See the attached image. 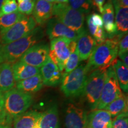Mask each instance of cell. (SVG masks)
<instances>
[{
  "label": "cell",
  "instance_id": "cell-1",
  "mask_svg": "<svg viewBox=\"0 0 128 128\" xmlns=\"http://www.w3.org/2000/svg\"><path fill=\"white\" fill-rule=\"evenodd\" d=\"M44 36L40 27L36 28L29 34L7 44L2 45L0 49V64H13L18 61L24 53L40 42Z\"/></svg>",
  "mask_w": 128,
  "mask_h": 128
},
{
  "label": "cell",
  "instance_id": "cell-2",
  "mask_svg": "<svg viewBox=\"0 0 128 128\" xmlns=\"http://www.w3.org/2000/svg\"><path fill=\"white\" fill-rule=\"evenodd\" d=\"M123 35H117L106 39L96 45L86 65L88 72L98 69L107 70L111 66L118 55V44Z\"/></svg>",
  "mask_w": 128,
  "mask_h": 128
},
{
  "label": "cell",
  "instance_id": "cell-3",
  "mask_svg": "<svg viewBox=\"0 0 128 128\" xmlns=\"http://www.w3.org/2000/svg\"><path fill=\"white\" fill-rule=\"evenodd\" d=\"M33 102V96L16 88L4 93V106L8 118L13 121L28 111Z\"/></svg>",
  "mask_w": 128,
  "mask_h": 128
},
{
  "label": "cell",
  "instance_id": "cell-4",
  "mask_svg": "<svg viewBox=\"0 0 128 128\" xmlns=\"http://www.w3.org/2000/svg\"><path fill=\"white\" fill-rule=\"evenodd\" d=\"M88 71L86 65H80L67 74L62 76L60 90L67 97H77L84 90Z\"/></svg>",
  "mask_w": 128,
  "mask_h": 128
},
{
  "label": "cell",
  "instance_id": "cell-5",
  "mask_svg": "<svg viewBox=\"0 0 128 128\" xmlns=\"http://www.w3.org/2000/svg\"><path fill=\"white\" fill-rule=\"evenodd\" d=\"M52 14L79 34L85 29V14L72 8L68 4L55 2L53 5Z\"/></svg>",
  "mask_w": 128,
  "mask_h": 128
},
{
  "label": "cell",
  "instance_id": "cell-6",
  "mask_svg": "<svg viewBox=\"0 0 128 128\" xmlns=\"http://www.w3.org/2000/svg\"><path fill=\"white\" fill-rule=\"evenodd\" d=\"M106 70L98 69L88 76L82 95L92 110L97 108L104 83Z\"/></svg>",
  "mask_w": 128,
  "mask_h": 128
},
{
  "label": "cell",
  "instance_id": "cell-7",
  "mask_svg": "<svg viewBox=\"0 0 128 128\" xmlns=\"http://www.w3.org/2000/svg\"><path fill=\"white\" fill-rule=\"evenodd\" d=\"M36 24L33 17L25 16L12 27L0 32L1 44H9L26 36L36 28Z\"/></svg>",
  "mask_w": 128,
  "mask_h": 128
},
{
  "label": "cell",
  "instance_id": "cell-8",
  "mask_svg": "<svg viewBox=\"0 0 128 128\" xmlns=\"http://www.w3.org/2000/svg\"><path fill=\"white\" fill-rule=\"evenodd\" d=\"M122 94L114 70L111 65L106 70L104 83L96 109H104L106 106Z\"/></svg>",
  "mask_w": 128,
  "mask_h": 128
},
{
  "label": "cell",
  "instance_id": "cell-9",
  "mask_svg": "<svg viewBox=\"0 0 128 128\" xmlns=\"http://www.w3.org/2000/svg\"><path fill=\"white\" fill-rule=\"evenodd\" d=\"M49 50V44L39 42L28 49L18 60L40 68L48 60Z\"/></svg>",
  "mask_w": 128,
  "mask_h": 128
},
{
  "label": "cell",
  "instance_id": "cell-10",
  "mask_svg": "<svg viewBox=\"0 0 128 128\" xmlns=\"http://www.w3.org/2000/svg\"><path fill=\"white\" fill-rule=\"evenodd\" d=\"M71 40L65 38H55L50 41V51L56 58L59 63L58 68L62 74L64 72L67 60L71 55Z\"/></svg>",
  "mask_w": 128,
  "mask_h": 128
},
{
  "label": "cell",
  "instance_id": "cell-11",
  "mask_svg": "<svg viewBox=\"0 0 128 128\" xmlns=\"http://www.w3.org/2000/svg\"><path fill=\"white\" fill-rule=\"evenodd\" d=\"M46 32L49 39L50 40L55 38H65L71 40L76 42L80 35L68 28L56 17L51 18L47 22Z\"/></svg>",
  "mask_w": 128,
  "mask_h": 128
},
{
  "label": "cell",
  "instance_id": "cell-12",
  "mask_svg": "<svg viewBox=\"0 0 128 128\" xmlns=\"http://www.w3.org/2000/svg\"><path fill=\"white\" fill-rule=\"evenodd\" d=\"M87 114L84 110L69 104L65 111V128H86Z\"/></svg>",
  "mask_w": 128,
  "mask_h": 128
},
{
  "label": "cell",
  "instance_id": "cell-13",
  "mask_svg": "<svg viewBox=\"0 0 128 128\" xmlns=\"http://www.w3.org/2000/svg\"><path fill=\"white\" fill-rule=\"evenodd\" d=\"M40 74L44 85L48 87H55L61 82L62 76L58 66L49 58L40 68Z\"/></svg>",
  "mask_w": 128,
  "mask_h": 128
},
{
  "label": "cell",
  "instance_id": "cell-14",
  "mask_svg": "<svg viewBox=\"0 0 128 128\" xmlns=\"http://www.w3.org/2000/svg\"><path fill=\"white\" fill-rule=\"evenodd\" d=\"M112 118L104 109L92 110L87 114L86 128H112Z\"/></svg>",
  "mask_w": 128,
  "mask_h": 128
},
{
  "label": "cell",
  "instance_id": "cell-15",
  "mask_svg": "<svg viewBox=\"0 0 128 128\" xmlns=\"http://www.w3.org/2000/svg\"><path fill=\"white\" fill-rule=\"evenodd\" d=\"M76 41V48L80 61L88 60L97 45L96 40L85 28L80 34Z\"/></svg>",
  "mask_w": 128,
  "mask_h": 128
},
{
  "label": "cell",
  "instance_id": "cell-16",
  "mask_svg": "<svg viewBox=\"0 0 128 128\" xmlns=\"http://www.w3.org/2000/svg\"><path fill=\"white\" fill-rule=\"evenodd\" d=\"M102 14L103 26L107 36L109 38H112L117 35H120L118 34L115 23L114 8L110 0L103 6Z\"/></svg>",
  "mask_w": 128,
  "mask_h": 128
},
{
  "label": "cell",
  "instance_id": "cell-17",
  "mask_svg": "<svg viewBox=\"0 0 128 128\" xmlns=\"http://www.w3.org/2000/svg\"><path fill=\"white\" fill-rule=\"evenodd\" d=\"M53 5V3L44 0H36L32 13L36 24L43 25L52 18Z\"/></svg>",
  "mask_w": 128,
  "mask_h": 128
},
{
  "label": "cell",
  "instance_id": "cell-18",
  "mask_svg": "<svg viewBox=\"0 0 128 128\" xmlns=\"http://www.w3.org/2000/svg\"><path fill=\"white\" fill-rule=\"evenodd\" d=\"M42 112L37 110H28L13 120L12 128H38V124Z\"/></svg>",
  "mask_w": 128,
  "mask_h": 128
},
{
  "label": "cell",
  "instance_id": "cell-19",
  "mask_svg": "<svg viewBox=\"0 0 128 128\" xmlns=\"http://www.w3.org/2000/svg\"><path fill=\"white\" fill-rule=\"evenodd\" d=\"M38 128H60L59 112L56 104H54L42 112L38 124Z\"/></svg>",
  "mask_w": 128,
  "mask_h": 128
},
{
  "label": "cell",
  "instance_id": "cell-20",
  "mask_svg": "<svg viewBox=\"0 0 128 128\" xmlns=\"http://www.w3.org/2000/svg\"><path fill=\"white\" fill-rule=\"evenodd\" d=\"M115 12V23L118 34L123 35L128 33V8L120 6L118 0H110Z\"/></svg>",
  "mask_w": 128,
  "mask_h": 128
},
{
  "label": "cell",
  "instance_id": "cell-21",
  "mask_svg": "<svg viewBox=\"0 0 128 128\" xmlns=\"http://www.w3.org/2000/svg\"><path fill=\"white\" fill-rule=\"evenodd\" d=\"M12 70L16 82L28 79L40 74L39 68L18 60L12 64Z\"/></svg>",
  "mask_w": 128,
  "mask_h": 128
},
{
  "label": "cell",
  "instance_id": "cell-22",
  "mask_svg": "<svg viewBox=\"0 0 128 128\" xmlns=\"http://www.w3.org/2000/svg\"><path fill=\"white\" fill-rule=\"evenodd\" d=\"M15 85L12 65L6 62L0 64V92L4 93L13 88Z\"/></svg>",
  "mask_w": 128,
  "mask_h": 128
},
{
  "label": "cell",
  "instance_id": "cell-23",
  "mask_svg": "<svg viewBox=\"0 0 128 128\" xmlns=\"http://www.w3.org/2000/svg\"><path fill=\"white\" fill-rule=\"evenodd\" d=\"M16 88L28 94L39 92L44 86L43 80L40 74L28 78L22 81L16 82Z\"/></svg>",
  "mask_w": 128,
  "mask_h": 128
},
{
  "label": "cell",
  "instance_id": "cell-24",
  "mask_svg": "<svg viewBox=\"0 0 128 128\" xmlns=\"http://www.w3.org/2000/svg\"><path fill=\"white\" fill-rule=\"evenodd\" d=\"M114 69L120 88L123 92L127 93L128 91V66L121 60H115L112 64Z\"/></svg>",
  "mask_w": 128,
  "mask_h": 128
},
{
  "label": "cell",
  "instance_id": "cell-25",
  "mask_svg": "<svg viewBox=\"0 0 128 128\" xmlns=\"http://www.w3.org/2000/svg\"><path fill=\"white\" fill-rule=\"evenodd\" d=\"M104 110H106L110 113L112 119L121 113L128 112L127 97L123 94L119 97L106 106Z\"/></svg>",
  "mask_w": 128,
  "mask_h": 128
},
{
  "label": "cell",
  "instance_id": "cell-26",
  "mask_svg": "<svg viewBox=\"0 0 128 128\" xmlns=\"http://www.w3.org/2000/svg\"><path fill=\"white\" fill-rule=\"evenodd\" d=\"M24 16L18 11L10 14H0V32L12 27Z\"/></svg>",
  "mask_w": 128,
  "mask_h": 128
},
{
  "label": "cell",
  "instance_id": "cell-27",
  "mask_svg": "<svg viewBox=\"0 0 128 128\" xmlns=\"http://www.w3.org/2000/svg\"><path fill=\"white\" fill-rule=\"evenodd\" d=\"M87 24L88 33L94 38L97 44H100L106 39L108 36L103 28H98L94 25L91 19L90 15L87 16Z\"/></svg>",
  "mask_w": 128,
  "mask_h": 128
},
{
  "label": "cell",
  "instance_id": "cell-28",
  "mask_svg": "<svg viewBox=\"0 0 128 128\" xmlns=\"http://www.w3.org/2000/svg\"><path fill=\"white\" fill-rule=\"evenodd\" d=\"M68 5L84 14L90 12L92 8V0H68Z\"/></svg>",
  "mask_w": 128,
  "mask_h": 128
},
{
  "label": "cell",
  "instance_id": "cell-29",
  "mask_svg": "<svg viewBox=\"0 0 128 128\" xmlns=\"http://www.w3.org/2000/svg\"><path fill=\"white\" fill-rule=\"evenodd\" d=\"M80 62V60L79 57V54H78L77 48H76V50L74 52L71 53L70 57H69L68 60H67L64 72L62 74V76L64 75L70 73V72L74 70H75L78 66Z\"/></svg>",
  "mask_w": 128,
  "mask_h": 128
},
{
  "label": "cell",
  "instance_id": "cell-30",
  "mask_svg": "<svg viewBox=\"0 0 128 128\" xmlns=\"http://www.w3.org/2000/svg\"><path fill=\"white\" fill-rule=\"evenodd\" d=\"M34 1L20 0L18 1V12L24 16H30L33 13L35 6Z\"/></svg>",
  "mask_w": 128,
  "mask_h": 128
},
{
  "label": "cell",
  "instance_id": "cell-31",
  "mask_svg": "<svg viewBox=\"0 0 128 128\" xmlns=\"http://www.w3.org/2000/svg\"><path fill=\"white\" fill-rule=\"evenodd\" d=\"M112 128H128V112H124L113 118Z\"/></svg>",
  "mask_w": 128,
  "mask_h": 128
},
{
  "label": "cell",
  "instance_id": "cell-32",
  "mask_svg": "<svg viewBox=\"0 0 128 128\" xmlns=\"http://www.w3.org/2000/svg\"><path fill=\"white\" fill-rule=\"evenodd\" d=\"M18 4L16 0H4L0 14H7L17 12Z\"/></svg>",
  "mask_w": 128,
  "mask_h": 128
},
{
  "label": "cell",
  "instance_id": "cell-33",
  "mask_svg": "<svg viewBox=\"0 0 128 128\" xmlns=\"http://www.w3.org/2000/svg\"><path fill=\"white\" fill-rule=\"evenodd\" d=\"M12 122L8 118L4 106V93L0 92V124L11 126Z\"/></svg>",
  "mask_w": 128,
  "mask_h": 128
},
{
  "label": "cell",
  "instance_id": "cell-34",
  "mask_svg": "<svg viewBox=\"0 0 128 128\" xmlns=\"http://www.w3.org/2000/svg\"><path fill=\"white\" fill-rule=\"evenodd\" d=\"M128 52V35L124 34L119 39L118 44V55Z\"/></svg>",
  "mask_w": 128,
  "mask_h": 128
},
{
  "label": "cell",
  "instance_id": "cell-35",
  "mask_svg": "<svg viewBox=\"0 0 128 128\" xmlns=\"http://www.w3.org/2000/svg\"><path fill=\"white\" fill-rule=\"evenodd\" d=\"M90 17L92 23L94 25L98 28H103V19L100 14L94 12V13L90 14Z\"/></svg>",
  "mask_w": 128,
  "mask_h": 128
},
{
  "label": "cell",
  "instance_id": "cell-36",
  "mask_svg": "<svg viewBox=\"0 0 128 128\" xmlns=\"http://www.w3.org/2000/svg\"><path fill=\"white\" fill-rule=\"evenodd\" d=\"M105 1L106 0H92V5L98 9L100 13L103 12V7Z\"/></svg>",
  "mask_w": 128,
  "mask_h": 128
},
{
  "label": "cell",
  "instance_id": "cell-37",
  "mask_svg": "<svg viewBox=\"0 0 128 128\" xmlns=\"http://www.w3.org/2000/svg\"><path fill=\"white\" fill-rule=\"evenodd\" d=\"M119 56L121 59L122 62L124 63L126 66H128V52L119 55Z\"/></svg>",
  "mask_w": 128,
  "mask_h": 128
},
{
  "label": "cell",
  "instance_id": "cell-38",
  "mask_svg": "<svg viewBox=\"0 0 128 128\" xmlns=\"http://www.w3.org/2000/svg\"><path fill=\"white\" fill-rule=\"evenodd\" d=\"M56 2L62 3V4H67L68 2V0H55Z\"/></svg>",
  "mask_w": 128,
  "mask_h": 128
},
{
  "label": "cell",
  "instance_id": "cell-39",
  "mask_svg": "<svg viewBox=\"0 0 128 128\" xmlns=\"http://www.w3.org/2000/svg\"><path fill=\"white\" fill-rule=\"evenodd\" d=\"M0 128H12V126L9 125H5V124H0Z\"/></svg>",
  "mask_w": 128,
  "mask_h": 128
},
{
  "label": "cell",
  "instance_id": "cell-40",
  "mask_svg": "<svg viewBox=\"0 0 128 128\" xmlns=\"http://www.w3.org/2000/svg\"><path fill=\"white\" fill-rule=\"evenodd\" d=\"M4 2V0H0V12H1V7H2L3 3Z\"/></svg>",
  "mask_w": 128,
  "mask_h": 128
},
{
  "label": "cell",
  "instance_id": "cell-41",
  "mask_svg": "<svg viewBox=\"0 0 128 128\" xmlns=\"http://www.w3.org/2000/svg\"><path fill=\"white\" fill-rule=\"evenodd\" d=\"M44 1H48V2H51V3H53V2H56L55 0H44Z\"/></svg>",
  "mask_w": 128,
  "mask_h": 128
},
{
  "label": "cell",
  "instance_id": "cell-42",
  "mask_svg": "<svg viewBox=\"0 0 128 128\" xmlns=\"http://www.w3.org/2000/svg\"><path fill=\"white\" fill-rule=\"evenodd\" d=\"M17 1H20V0H17ZM29 1H36V0H29Z\"/></svg>",
  "mask_w": 128,
  "mask_h": 128
},
{
  "label": "cell",
  "instance_id": "cell-43",
  "mask_svg": "<svg viewBox=\"0 0 128 128\" xmlns=\"http://www.w3.org/2000/svg\"><path fill=\"white\" fill-rule=\"evenodd\" d=\"M1 41H0V49H1Z\"/></svg>",
  "mask_w": 128,
  "mask_h": 128
},
{
  "label": "cell",
  "instance_id": "cell-44",
  "mask_svg": "<svg viewBox=\"0 0 128 128\" xmlns=\"http://www.w3.org/2000/svg\"></svg>",
  "mask_w": 128,
  "mask_h": 128
}]
</instances>
